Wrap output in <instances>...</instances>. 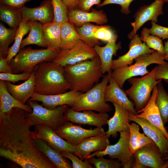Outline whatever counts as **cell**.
Masks as SVG:
<instances>
[{
    "mask_svg": "<svg viewBox=\"0 0 168 168\" xmlns=\"http://www.w3.org/2000/svg\"><path fill=\"white\" fill-rule=\"evenodd\" d=\"M25 112L15 107L0 114V156L22 168H57L35 147V125Z\"/></svg>",
    "mask_w": 168,
    "mask_h": 168,
    "instance_id": "cell-1",
    "label": "cell"
},
{
    "mask_svg": "<svg viewBox=\"0 0 168 168\" xmlns=\"http://www.w3.org/2000/svg\"><path fill=\"white\" fill-rule=\"evenodd\" d=\"M64 77L70 90L82 93L91 89L103 76L98 55L91 59L63 67Z\"/></svg>",
    "mask_w": 168,
    "mask_h": 168,
    "instance_id": "cell-2",
    "label": "cell"
},
{
    "mask_svg": "<svg viewBox=\"0 0 168 168\" xmlns=\"http://www.w3.org/2000/svg\"><path fill=\"white\" fill-rule=\"evenodd\" d=\"M35 92L42 95L63 93L71 89L66 80L63 67L51 61L39 64L35 71Z\"/></svg>",
    "mask_w": 168,
    "mask_h": 168,
    "instance_id": "cell-3",
    "label": "cell"
},
{
    "mask_svg": "<svg viewBox=\"0 0 168 168\" xmlns=\"http://www.w3.org/2000/svg\"><path fill=\"white\" fill-rule=\"evenodd\" d=\"M61 49H32L31 47L20 49L9 63L13 73L31 74L37 65L45 61H51Z\"/></svg>",
    "mask_w": 168,
    "mask_h": 168,
    "instance_id": "cell-4",
    "label": "cell"
},
{
    "mask_svg": "<svg viewBox=\"0 0 168 168\" xmlns=\"http://www.w3.org/2000/svg\"><path fill=\"white\" fill-rule=\"evenodd\" d=\"M164 56L155 50L152 53L141 55L134 59L133 64L125 66L113 70L111 76L119 86L122 88L125 81L137 76L143 77L149 73L147 67L150 64L156 63L164 64Z\"/></svg>",
    "mask_w": 168,
    "mask_h": 168,
    "instance_id": "cell-5",
    "label": "cell"
},
{
    "mask_svg": "<svg viewBox=\"0 0 168 168\" xmlns=\"http://www.w3.org/2000/svg\"><path fill=\"white\" fill-rule=\"evenodd\" d=\"M111 72L107 73L100 82L83 93L70 108L77 111L90 110L99 113L110 112L112 108L105 100V93Z\"/></svg>",
    "mask_w": 168,
    "mask_h": 168,
    "instance_id": "cell-6",
    "label": "cell"
},
{
    "mask_svg": "<svg viewBox=\"0 0 168 168\" xmlns=\"http://www.w3.org/2000/svg\"><path fill=\"white\" fill-rule=\"evenodd\" d=\"M27 104L32 108V112H26V118L30 119L35 125H44L54 131L65 121L64 115L69 106L68 105H63L58 106L54 109H48L39 104L36 100L28 101Z\"/></svg>",
    "mask_w": 168,
    "mask_h": 168,
    "instance_id": "cell-7",
    "label": "cell"
},
{
    "mask_svg": "<svg viewBox=\"0 0 168 168\" xmlns=\"http://www.w3.org/2000/svg\"><path fill=\"white\" fill-rule=\"evenodd\" d=\"M156 67L148 73L141 78L131 77L127 80L131 85L125 92L133 102L137 112L143 108L148 102L152 91L162 79L155 78Z\"/></svg>",
    "mask_w": 168,
    "mask_h": 168,
    "instance_id": "cell-8",
    "label": "cell"
},
{
    "mask_svg": "<svg viewBox=\"0 0 168 168\" xmlns=\"http://www.w3.org/2000/svg\"><path fill=\"white\" fill-rule=\"evenodd\" d=\"M119 133L120 138L116 143L108 145L104 150L94 152L87 158L95 156L98 157L108 155L111 159L118 160L121 164L122 167L132 168L135 158L131 154L129 148V130Z\"/></svg>",
    "mask_w": 168,
    "mask_h": 168,
    "instance_id": "cell-9",
    "label": "cell"
},
{
    "mask_svg": "<svg viewBox=\"0 0 168 168\" xmlns=\"http://www.w3.org/2000/svg\"><path fill=\"white\" fill-rule=\"evenodd\" d=\"M97 56L93 47L80 40L71 49H60L57 55L51 61L63 67L93 58Z\"/></svg>",
    "mask_w": 168,
    "mask_h": 168,
    "instance_id": "cell-10",
    "label": "cell"
},
{
    "mask_svg": "<svg viewBox=\"0 0 168 168\" xmlns=\"http://www.w3.org/2000/svg\"><path fill=\"white\" fill-rule=\"evenodd\" d=\"M135 161L133 168H166L168 160H164L156 144L150 143L137 150L133 154Z\"/></svg>",
    "mask_w": 168,
    "mask_h": 168,
    "instance_id": "cell-11",
    "label": "cell"
},
{
    "mask_svg": "<svg viewBox=\"0 0 168 168\" xmlns=\"http://www.w3.org/2000/svg\"><path fill=\"white\" fill-rule=\"evenodd\" d=\"M81 125H74L71 122L65 121L55 131L58 136L74 146L86 138L105 134V132L102 127L86 129L83 128Z\"/></svg>",
    "mask_w": 168,
    "mask_h": 168,
    "instance_id": "cell-12",
    "label": "cell"
},
{
    "mask_svg": "<svg viewBox=\"0 0 168 168\" xmlns=\"http://www.w3.org/2000/svg\"><path fill=\"white\" fill-rule=\"evenodd\" d=\"M164 0H155L149 5L140 7L134 15L135 21L131 22L132 30L128 35L131 40L137 34L138 29L146 22L151 21L158 22V17L163 14V7Z\"/></svg>",
    "mask_w": 168,
    "mask_h": 168,
    "instance_id": "cell-13",
    "label": "cell"
},
{
    "mask_svg": "<svg viewBox=\"0 0 168 168\" xmlns=\"http://www.w3.org/2000/svg\"><path fill=\"white\" fill-rule=\"evenodd\" d=\"M109 115L106 113H97L92 110H84L75 111L69 107L64 115L65 121L82 125L93 126L98 128L102 127L107 124Z\"/></svg>",
    "mask_w": 168,
    "mask_h": 168,
    "instance_id": "cell-14",
    "label": "cell"
},
{
    "mask_svg": "<svg viewBox=\"0 0 168 168\" xmlns=\"http://www.w3.org/2000/svg\"><path fill=\"white\" fill-rule=\"evenodd\" d=\"M129 118L130 121L134 122L141 126L145 135L154 142L160 149L164 160L168 156V139L161 129L147 119L137 117L130 112Z\"/></svg>",
    "mask_w": 168,
    "mask_h": 168,
    "instance_id": "cell-15",
    "label": "cell"
},
{
    "mask_svg": "<svg viewBox=\"0 0 168 168\" xmlns=\"http://www.w3.org/2000/svg\"><path fill=\"white\" fill-rule=\"evenodd\" d=\"M142 41L139 35L136 34L131 39L128 44V51L117 59L112 60L111 69L114 70L131 65L136 58L144 54L152 53L155 50L149 48L145 42Z\"/></svg>",
    "mask_w": 168,
    "mask_h": 168,
    "instance_id": "cell-16",
    "label": "cell"
},
{
    "mask_svg": "<svg viewBox=\"0 0 168 168\" xmlns=\"http://www.w3.org/2000/svg\"><path fill=\"white\" fill-rule=\"evenodd\" d=\"M83 93L74 90L63 93L49 95H42L35 92L28 101H40L43 106L50 109L63 105H68L71 107Z\"/></svg>",
    "mask_w": 168,
    "mask_h": 168,
    "instance_id": "cell-17",
    "label": "cell"
},
{
    "mask_svg": "<svg viewBox=\"0 0 168 168\" xmlns=\"http://www.w3.org/2000/svg\"><path fill=\"white\" fill-rule=\"evenodd\" d=\"M34 126L35 138L44 140L53 149L59 152L64 150L74 153L76 146L71 145L60 137L51 128L42 124Z\"/></svg>",
    "mask_w": 168,
    "mask_h": 168,
    "instance_id": "cell-18",
    "label": "cell"
},
{
    "mask_svg": "<svg viewBox=\"0 0 168 168\" xmlns=\"http://www.w3.org/2000/svg\"><path fill=\"white\" fill-rule=\"evenodd\" d=\"M22 20L36 21L44 24L53 22L54 10L51 0H44L38 7H28L25 6L21 9Z\"/></svg>",
    "mask_w": 168,
    "mask_h": 168,
    "instance_id": "cell-19",
    "label": "cell"
},
{
    "mask_svg": "<svg viewBox=\"0 0 168 168\" xmlns=\"http://www.w3.org/2000/svg\"><path fill=\"white\" fill-rule=\"evenodd\" d=\"M109 138L105 134L86 138L76 146L74 153L84 160L94 152L105 150L110 144Z\"/></svg>",
    "mask_w": 168,
    "mask_h": 168,
    "instance_id": "cell-20",
    "label": "cell"
},
{
    "mask_svg": "<svg viewBox=\"0 0 168 168\" xmlns=\"http://www.w3.org/2000/svg\"><path fill=\"white\" fill-rule=\"evenodd\" d=\"M109 83L105 91V101L115 103L134 115L137 114L134 103L129 100L125 92L119 86L111 76Z\"/></svg>",
    "mask_w": 168,
    "mask_h": 168,
    "instance_id": "cell-21",
    "label": "cell"
},
{
    "mask_svg": "<svg viewBox=\"0 0 168 168\" xmlns=\"http://www.w3.org/2000/svg\"><path fill=\"white\" fill-rule=\"evenodd\" d=\"M68 20L77 27L90 22L103 25L108 21L107 16L103 11L93 9L91 12L82 11L77 8L68 11Z\"/></svg>",
    "mask_w": 168,
    "mask_h": 168,
    "instance_id": "cell-22",
    "label": "cell"
},
{
    "mask_svg": "<svg viewBox=\"0 0 168 168\" xmlns=\"http://www.w3.org/2000/svg\"><path fill=\"white\" fill-rule=\"evenodd\" d=\"M112 103L115 112L113 116L107 121L108 129L105 132V134L108 138L110 136L116 138L118 132L129 130L130 122L129 118V112L116 103Z\"/></svg>",
    "mask_w": 168,
    "mask_h": 168,
    "instance_id": "cell-23",
    "label": "cell"
},
{
    "mask_svg": "<svg viewBox=\"0 0 168 168\" xmlns=\"http://www.w3.org/2000/svg\"><path fill=\"white\" fill-rule=\"evenodd\" d=\"M157 96V87L153 88L151 97L145 106L137 112L141 113L135 115L137 117L147 119L152 124L159 128L168 139V133L163 124L158 108L156 104Z\"/></svg>",
    "mask_w": 168,
    "mask_h": 168,
    "instance_id": "cell-24",
    "label": "cell"
},
{
    "mask_svg": "<svg viewBox=\"0 0 168 168\" xmlns=\"http://www.w3.org/2000/svg\"><path fill=\"white\" fill-rule=\"evenodd\" d=\"M6 82L8 92L17 100L25 104L35 92V71L28 79L21 84L15 85L9 81Z\"/></svg>",
    "mask_w": 168,
    "mask_h": 168,
    "instance_id": "cell-25",
    "label": "cell"
},
{
    "mask_svg": "<svg viewBox=\"0 0 168 168\" xmlns=\"http://www.w3.org/2000/svg\"><path fill=\"white\" fill-rule=\"evenodd\" d=\"M117 38L116 37L107 42L105 46L96 45L93 47L99 58L103 74L111 71L113 56L116 55L118 50L121 48L120 43H116Z\"/></svg>",
    "mask_w": 168,
    "mask_h": 168,
    "instance_id": "cell-26",
    "label": "cell"
},
{
    "mask_svg": "<svg viewBox=\"0 0 168 168\" xmlns=\"http://www.w3.org/2000/svg\"><path fill=\"white\" fill-rule=\"evenodd\" d=\"M34 144L37 149L57 168H72V163L63 157L60 152L53 149L46 141L36 138Z\"/></svg>",
    "mask_w": 168,
    "mask_h": 168,
    "instance_id": "cell-27",
    "label": "cell"
},
{
    "mask_svg": "<svg viewBox=\"0 0 168 168\" xmlns=\"http://www.w3.org/2000/svg\"><path fill=\"white\" fill-rule=\"evenodd\" d=\"M15 107L21 108L28 113L32 112L29 105L21 103L8 92L6 81L0 80V114L8 112Z\"/></svg>",
    "mask_w": 168,
    "mask_h": 168,
    "instance_id": "cell-28",
    "label": "cell"
},
{
    "mask_svg": "<svg viewBox=\"0 0 168 168\" xmlns=\"http://www.w3.org/2000/svg\"><path fill=\"white\" fill-rule=\"evenodd\" d=\"M30 21V23L29 34L22 40L20 45V49L24 48L27 45L31 44L36 45L47 48V45L43 36V24L36 21Z\"/></svg>",
    "mask_w": 168,
    "mask_h": 168,
    "instance_id": "cell-29",
    "label": "cell"
},
{
    "mask_svg": "<svg viewBox=\"0 0 168 168\" xmlns=\"http://www.w3.org/2000/svg\"><path fill=\"white\" fill-rule=\"evenodd\" d=\"M43 34L49 49H60L61 25L53 21L43 24Z\"/></svg>",
    "mask_w": 168,
    "mask_h": 168,
    "instance_id": "cell-30",
    "label": "cell"
},
{
    "mask_svg": "<svg viewBox=\"0 0 168 168\" xmlns=\"http://www.w3.org/2000/svg\"><path fill=\"white\" fill-rule=\"evenodd\" d=\"M80 40L74 25L68 21L61 26V49H68L74 47Z\"/></svg>",
    "mask_w": 168,
    "mask_h": 168,
    "instance_id": "cell-31",
    "label": "cell"
},
{
    "mask_svg": "<svg viewBox=\"0 0 168 168\" xmlns=\"http://www.w3.org/2000/svg\"><path fill=\"white\" fill-rule=\"evenodd\" d=\"M0 19L10 28H17L22 21L21 10L0 5Z\"/></svg>",
    "mask_w": 168,
    "mask_h": 168,
    "instance_id": "cell-32",
    "label": "cell"
},
{
    "mask_svg": "<svg viewBox=\"0 0 168 168\" xmlns=\"http://www.w3.org/2000/svg\"><path fill=\"white\" fill-rule=\"evenodd\" d=\"M103 25H96L87 23L79 27H76L80 40L85 44L94 47L96 45H101L102 43L94 37L96 32Z\"/></svg>",
    "mask_w": 168,
    "mask_h": 168,
    "instance_id": "cell-33",
    "label": "cell"
},
{
    "mask_svg": "<svg viewBox=\"0 0 168 168\" xmlns=\"http://www.w3.org/2000/svg\"><path fill=\"white\" fill-rule=\"evenodd\" d=\"M18 28L6 27L0 23V58H7L10 44L15 40Z\"/></svg>",
    "mask_w": 168,
    "mask_h": 168,
    "instance_id": "cell-34",
    "label": "cell"
},
{
    "mask_svg": "<svg viewBox=\"0 0 168 168\" xmlns=\"http://www.w3.org/2000/svg\"><path fill=\"white\" fill-rule=\"evenodd\" d=\"M30 28V21L22 20L18 28L14 44L9 48L8 52L7 59L8 63L19 52L23 38L29 31Z\"/></svg>",
    "mask_w": 168,
    "mask_h": 168,
    "instance_id": "cell-35",
    "label": "cell"
},
{
    "mask_svg": "<svg viewBox=\"0 0 168 168\" xmlns=\"http://www.w3.org/2000/svg\"><path fill=\"white\" fill-rule=\"evenodd\" d=\"M157 87L156 104L162 123L165 125L168 122V93L165 89L162 81L158 83Z\"/></svg>",
    "mask_w": 168,
    "mask_h": 168,
    "instance_id": "cell-36",
    "label": "cell"
},
{
    "mask_svg": "<svg viewBox=\"0 0 168 168\" xmlns=\"http://www.w3.org/2000/svg\"><path fill=\"white\" fill-rule=\"evenodd\" d=\"M140 37L141 40L145 42L149 48L156 51L164 56V46L161 38L157 36L151 35L148 29L146 27L142 29Z\"/></svg>",
    "mask_w": 168,
    "mask_h": 168,
    "instance_id": "cell-37",
    "label": "cell"
},
{
    "mask_svg": "<svg viewBox=\"0 0 168 168\" xmlns=\"http://www.w3.org/2000/svg\"><path fill=\"white\" fill-rule=\"evenodd\" d=\"M53 5L54 19L53 21L62 25L68 21V11L62 0H51Z\"/></svg>",
    "mask_w": 168,
    "mask_h": 168,
    "instance_id": "cell-38",
    "label": "cell"
},
{
    "mask_svg": "<svg viewBox=\"0 0 168 168\" xmlns=\"http://www.w3.org/2000/svg\"><path fill=\"white\" fill-rule=\"evenodd\" d=\"M100 156L96 158L92 157L86 158L91 164L94 165L96 168H120L122 167L120 162L117 159H108Z\"/></svg>",
    "mask_w": 168,
    "mask_h": 168,
    "instance_id": "cell-39",
    "label": "cell"
},
{
    "mask_svg": "<svg viewBox=\"0 0 168 168\" xmlns=\"http://www.w3.org/2000/svg\"><path fill=\"white\" fill-rule=\"evenodd\" d=\"M130 136L129 141V148L131 154L138 149V142L140 133L139 132V125L132 122L129 126Z\"/></svg>",
    "mask_w": 168,
    "mask_h": 168,
    "instance_id": "cell-40",
    "label": "cell"
},
{
    "mask_svg": "<svg viewBox=\"0 0 168 168\" xmlns=\"http://www.w3.org/2000/svg\"><path fill=\"white\" fill-rule=\"evenodd\" d=\"M60 153L63 157L71 161L72 168H94L86 160L82 161L74 153L64 150L61 151Z\"/></svg>",
    "mask_w": 168,
    "mask_h": 168,
    "instance_id": "cell-41",
    "label": "cell"
},
{
    "mask_svg": "<svg viewBox=\"0 0 168 168\" xmlns=\"http://www.w3.org/2000/svg\"><path fill=\"white\" fill-rule=\"evenodd\" d=\"M94 37L99 40L108 42L117 37V35L110 26L103 25L96 32Z\"/></svg>",
    "mask_w": 168,
    "mask_h": 168,
    "instance_id": "cell-42",
    "label": "cell"
},
{
    "mask_svg": "<svg viewBox=\"0 0 168 168\" xmlns=\"http://www.w3.org/2000/svg\"><path fill=\"white\" fill-rule=\"evenodd\" d=\"M31 74L23 72L19 74L11 73H0V80L9 81L14 84L20 81H25L30 77Z\"/></svg>",
    "mask_w": 168,
    "mask_h": 168,
    "instance_id": "cell-43",
    "label": "cell"
},
{
    "mask_svg": "<svg viewBox=\"0 0 168 168\" xmlns=\"http://www.w3.org/2000/svg\"><path fill=\"white\" fill-rule=\"evenodd\" d=\"M134 0H104L97 7H101L109 4H117L121 7L120 11L124 14L128 15L131 12L129 7L131 2Z\"/></svg>",
    "mask_w": 168,
    "mask_h": 168,
    "instance_id": "cell-44",
    "label": "cell"
},
{
    "mask_svg": "<svg viewBox=\"0 0 168 168\" xmlns=\"http://www.w3.org/2000/svg\"><path fill=\"white\" fill-rule=\"evenodd\" d=\"M152 27L148 29L149 33L157 36L162 40L168 39V27L158 25L151 21Z\"/></svg>",
    "mask_w": 168,
    "mask_h": 168,
    "instance_id": "cell-45",
    "label": "cell"
},
{
    "mask_svg": "<svg viewBox=\"0 0 168 168\" xmlns=\"http://www.w3.org/2000/svg\"><path fill=\"white\" fill-rule=\"evenodd\" d=\"M101 1V0H77V8L84 12H89L92 6L99 5Z\"/></svg>",
    "mask_w": 168,
    "mask_h": 168,
    "instance_id": "cell-46",
    "label": "cell"
},
{
    "mask_svg": "<svg viewBox=\"0 0 168 168\" xmlns=\"http://www.w3.org/2000/svg\"><path fill=\"white\" fill-rule=\"evenodd\" d=\"M155 73L156 79L168 80V63L164 64H159L156 66Z\"/></svg>",
    "mask_w": 168,
    "mask_h": 168,
    "instance_id": "cell-47",
    "label": "cell"
},
{
    "mask_svg": "<svg viewBox=\"0 0 168 168\" xmlns=\"http://www.w3.org/2000/svg\"><path fill=\"white\" fill-rule=\"evenodd\" d=\"M31 0H0V5H4L21 10L25 4Z\"/></svg>",
    "mask_w": 168,
    "mask_h": 168,
    "instance_id": "cell-48",
    "label": "cell"
},
{
    "mask_svg": "<svg viewBox=\"0 0 168 168\" xmlns=\"http://www.w3.org/2000/svg\"><path fill=\"white\" fill-rule=\"evenodd\" d=\"M0 72L13 73L12 69L7 59V58H0Z\"/></svg>",
    "mask_w": 168,
    "mask_h": 168,
    "instance_id": "cell-49",
    "label": "cell"
},
{
    "mask_svg": "<svg viewBox=\"0 0 168 168\" xmlns=\"http://www.w3.org/2000/svg\"><path fill=\"white\" fill-rule=\"evenodd\" d=\"M150 143L155 144L152 139L147 136H146L144 133H140L138 142L139 148Z\"/></svg>",
    "mask_w": 168,
    "mask_h": 168,
    "instance_id": "cell-50",
    "label": "cell"
},
{
    "mask_svg": "<svg viewBox=\"0 0 168 168\" xmlns=\"http://www.w3.org/2000/svg\"><path fill=\"white\" fill-rule=\"evenodd\" d=\"M67 6L68 11L77 8V0H62Z\"/></svg>",
    "mask_w": 168,
    "mask_h": 168,
    "instance_id": "cell-51",
    "label": "cell"
},
{
    "mask_svg": "<svg viewBox=\"0 0 168 168\" xmlns=\"http://www.w3.org/2000/svg\"><path fill=\"white\" fill-rule=\"evenodd\" d=\"M164 50L165 60L168 61V39L164 43Z\"/></svg>",
    "mask_w": 168,
    "mask_h": 168,
    "instance_id": "cell-52",
    "label": "cell"
},
{
    "mask_svg": "<svg viewBox=\"0 0 168 168\" xmlns=\"http://www.w3.org/2000/svg\"><path fill=\"white\" fill-rule=\"evenodd\" d=\"M164 80L168 84V80L167 79H164Z\"/></svg>",
    "mask_w": 168,
    "mask_h": 168,
    "instance_id": "cell-53",
    "label": "cell"
},
{
    "mask_svg": "<svg viewBox=\"0 0 168 168\" xmlns=\"http://www.w3.org/2000/svg\"><path fill=\"white\" fill-rule=\"evenodd\" d=\"M164 160H168V156H167L166 158L164 159Z\"/></svg>",
    "mask_w": 168,
    "mask_h": 168,
    "instance_id": "cell-54",
    "label": "cell"
},
{
    "mask_svg": "<svg viewBox=\"0 0 168 168\" xmlns=\"http://www.w3.org/2000/svg\"><path fill=\"white\" fill-rule=\"evenodd\" d=\"M166 2H168V0H166Z\"/></svg>",
    "mask_w": 168,
    "mask_h": 168,
    "instance_id": "cell-55",
    "label": "cell"
},
{
    "mask_svg": "<svg viewBox=\"0 0 168 168\" xmlns=\"http://www.w3.org/2000/svg\"><path fill=\"white\" fill-rule=\"evenodd\" d=\"M165 2H166V0H164Z\"/></svg>",
    "mask_w": 168,
    "mask_h": 168,
    "instance_id": "cell-56",
    "label": "cell"
}]
</instances>
